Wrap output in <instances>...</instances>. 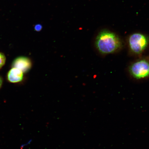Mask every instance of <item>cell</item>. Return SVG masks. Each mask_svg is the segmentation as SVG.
Wrapping results in <instances>:
<instances>
[{
    "mask_svg": "<svg viewBox=\"0 0 149 149\" xmlns=\"http://www.w3.org/2000/svg\"><path fill=\"white\" fill-rule=\"evenodd\" d=\"M95 45L100 53L104 54L114 53L120 49L122 42L117 35L109 31H102L97 37Z\"/></svg>",
    "mask_w": 149,
    "mask_h": 149,
    "instance_id": "6da1fadb",
    "label": "cell"
},
{
    "mask_svg": "<svg viewBox=\"0 0 149 149\" xmlns=\"http://www.w3.org/2000/svg\"><path fill=\"white\" fill-rule=\"evenodd\" d=\"M148 37L139 33H133L128 39V44L130 51L136 54L143 53L148 47Z\"/></svg>",
    "mask_w": 149,
    "mask_h": 149,
    "instance_id": "7a4b0ae2",
    "label": "cell"
},
{
    "mask_svg": "<svg viewBox=\"0 0 149 149\" xmlns=\"http://www.w3.org/2000/svg\"><path fill=\"white\" fill-rule=\"evenodd\" d=\"M130 72L133 77L137 79L149 77V61L142 59L136 61L130 66Z\"/></svg>",
    "mask_w": 149,
    "mask_h": 149,
    "instance_id": "3957f363",
    "label": "cell"
},
{
    "mask_svg": "<svg viewBox=\"0 0 149 149\" xmlns=\"http://www.w3.org/2000/svg\"><path fill=\"white\" fill-rule=\"evenodd\" d=\"M13 68L18 69L23 72H27L31 67V61L28 58L20 57L16 58L13 64Z\"/></svg>",
    "mask_w": 149,
    "mask_h": 149,
    "instance_id": "277c9868",
    "label": "cell"
},
{
    "mask_svg": "<svg viewBox=\"0 0 149 149\" xmlns=\"http://www.w3.org/2000/svg\"><path fill=\"white\" fill-rule=\"evenodd\" d=\"M23 72L18 69L13 68L9 71L7 78L10 82L16 83L19 82L23 80Z\"/></svg>",
    "mask_w": 149,
    "mask_h": 149,
    "instance_id": "5b68a950",
    "label": "cell"
},
{
    "mask_svg": "<svg viewBox=\"0 0 149 149\" xmlns=\"http://www.w3.org/2000/svg\"><path fill=\"white\" fill-rule=\"evenodd\" d=\"M6 58L3 54L0 53V69L2 68L5 64Z\"/></svg>",
    "mask_w": 149,
    "mask_h": 149,
    "instance_id": "8992f818",
    "label": "cell"
},
{
    "mask_svg": "<svg viewBox=\"0 0 149 149\" xmlns=\"http://www.w3.org/2000/svg\"><path fill=\"white\" fill-rule=\"evenodd\" d=\"M42 28V26L41 25H40V24H37V25L35 26L34 27L35 30L38 31L41 30Z\"/></svg>",
    "mask_w": 149,
    "mask_h": 149,
    "instance_id": "52a82bcc",
    "label": "cell"
},
{
    "mask_svg": "<svg viewBox=\"0 0 149 149\" xmlns=\"http://www.w3.org/2000/svg\"><path fill=\"white\" fill-rule=\"evenodd\" d=\"M3 83V80L0 77V88L1 86L2 85Z\"/></svg>",
    "mask_w": 149,
    "mask_h": 149,
    "instance_id": "ba28073f",
    "label": "cell"
}]
</instances>
